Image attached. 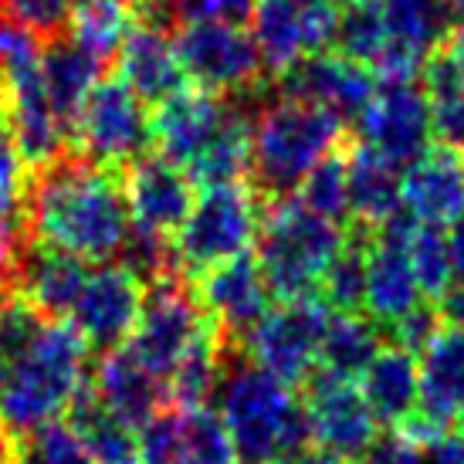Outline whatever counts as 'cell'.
<instances>
[{"instance_id":"cell-11","label":"cell","mask_w":464,"mask_h":464,"mask_svg":"<svg viewBox=\"0 0 464 464\" xmlns=\"http://www.w3.org/2000/svg\"><path fill=\"white\" fill-rule=\"evenodd\" d=\"M302 411L312 448L346 464L360 461L370 451V444L380 438V420L353 380H339L315 370L302 387Z\"/></svg>"},{"instance_id":"cell-10","label":"cell","mask_w":464,"mask_h":464,"mask_svg":"<svg viewBox=\"0 0 464 464\" xmlns=\"http://www.w3.org/2000/svg\"><path fill=\"white\" fill-rule=\"evenodd\" d=\"M204 325L207 312L200 309L190 282L180 271H169L146 288V305H142L136 333L130 335L126 349L150 373L167 383Z\"/></svg>"},{"instance_id":"cell-22","label":"cell","mask_w":464,"mask_h":464,"mask_svg":"<svg viewBox=\"0 0 464 464\" xmlns=\"http://www.w3.org/2000/svg\"><path fill=\"white\" fill-rule=\"evenodd\" d=\"M92 390L119 420H126L136 430H142L163 407H169L167 383L150 373L126 346L99 356V362L92 366Z\"/></svg>"},{"instance_id":"cell-4","label":"cell","mask_w":464,"mask_h":464,"mask_svg":"<svg viewBox=\"0 0 464 464\" xmlns=\"http://www.w3.org/2000/svg\"><path fill=\"white\" fill-rule=\"evenodd\" d=\"M349 136L353 132L339 116L278 95L255 119V153L247 180L265 204L295 197L302 180Z\"/></svg>"},{"instance_id":"cell-47","label":"cell","mask_w":464,"mask_h":464,"mask_svg":"<svg viewBox=\"0 0 464 464\" xmlns=\"http://www.w3.org/2000/svg\"><path fill=\"white\" fill-rule=\"evenodd\" d=\"M440 48H444V52L451 54V62H454V65H458V72H461V82H464V21H461V24H458V27H454V31H451V38L444 41Z\"/></svg>"},{"instance_id":"cell-42","label":"cell","mask_w":464,"mask_h":464,"mask_svg":"<svg viewBox=\"0 0 464 464\" xmlns=\"http://www.w3.org/2000/svg\"><path fill=\"white\" fill-rule=\"evenodd\" d=\"M424 461V444L413 440L407 430L387 427V434L370 444V451L362 454L356 464H420Z\"/></svg>"},{"instance_id":"cell-50","label":"cell","mask_w":464,"mask_h":464,"mask_svg":"<svg viewBox=\"0 0 464 464\" xmlns=\"http://www.w3.org/2000/svg\"><path fill=\"white\" fill-rule=\"evenodd\" d=\"M451 4H454V7H458V14H461V17H464V0H451Z\"/></svg>"},{"instance_id":"cell-41","label":"cell","mask_w":464,"mask_h":464,"mask_svg":"<svg viewBox=\"0 0 464 464\" xmlns=\"http://www.w3.org/2000/svg\"><path fill=\"white\" fill-rule=\"evenodd\" d=\"M440 325H444V319H440V309L438 305H430V302H424V305H417L413 312H407L400 323H393L387 329L390 343L400 349H407V353H417L420 356V349L434 339V333H438Z\"/></svg>"},{"instance_id":"cell-2","label":"cell","mask_w":464,"mask_h":464,"mask_svg":"<svg viewBox=\"0 0 464 464\" xmlns=\"http://www.w3.org/2000/svg\"><path fill=\"white\" fill-rule=\"evenodd\" d=\"M27 227L34 245L75 255L85 265L119 261L132 231L122 173L65 153L34 173Z\"/></svg>"},{"instance_id":"cell-21","label":"cell","mask_w":464,"mask_h":464,"mask_svg":"<svg viewBox=\"0 0 464 464\" xmlns=\"http://www.w3.org/2000/svg\"><path fill=\"white\" fill-rule=\"evenodd\" d=\"M92 268L75 255L31 245L17 255V295H24L44 319H72L78 295L89 282Z\"/></svg>"},{"instance_id":"cell-14","label":"cell","mask_w":464,"mask_h":464,"mask_svg":"<svg viewBox=\"0 0 464 464\" xmlns=\"http://www.w3.org/2000/svg\"><path fill=\"white\" fill-rule=\"evenodd\" d=\"M434 116L420 82H376V92L360 116V136L393 167H411L430 146Z\"/></svg>"},{"instance_id":"cell-28","label":"cell","mask_w":464,"mask_h":464,"mask_svg":"<svg viewBox=\"0 0 464 464\" xmlns=\"http://www.w3.org/2000/svg\"><path fill=\"white\" fill-rule=\"evenodd\" d=\"M31 183H34V169L27 167V160L17 150L11 122L0 109V241L14 247L17 255L31 245V227H27Z\"/></svg>"},{"instance_id":"cell-49","label":"cell","mask_w":464,"mask_h":464,"mask_svg":"<svg viewBox=\"0 0 464 464\" xmlns=\"http://www.w3.org/2000/svg\"><path fill=\"white\" fill-rule=\"evenodd\" d=\"M454 424H458V434L464 438V407H461V413H458V420H454Z\"/></svg>"},{"instance_id":"cell-17","label":"cell","mask_w":464,"mask_h":464,"mask_svg":"<svg viewBox=\"0 0 464 464\" xmlns=\"http://www.w3.org/2000/svg\"><path fill=\"white\" fill-rule=\"evenodd\" d=\"M200 309L224 329L231 339V346L241 353L247 333L265 319V312L275 305L265 271L258 265V255H241L218 265V268L204 271L200 278L190 282Z\"/></svg>"},{"instance_id":"cell-30","label":"cell","mask_w":464,"mask_h":464,"mask_svg":"<svg viewBox=\"0 0 464 464\" xmlns=\"http://www.w3.org/2000/svg\"><path fill=\"white\" fill-rule=\"evenodd\" d=\"M251 34L258 41L261 62L268 68L271 82L309 54L295 0H261L251 17Z\"/></svg>"},{"instance_id":"cell-23","label":"cell","mask_w":464,"mask_h":464,"mask_svg":"<svg viewBox=\"0 0 464 464\" xmlns=\"http://www.w3.org/2000/svg\"><path fill=\"white\" fill-rule=\"evenodd\" d=\"M420 411L417 417L434 430H448L464 407V333L440 325L420 349Z\"/></svg>"},{"instance_id":"cell-46","label":"cell","mask_w":464,"mask_h":464,"mask_svg":"<svg viewBox=\"0 0 464 464\" xmlns=\"http://www.w3.org/2000/svg\"><path fill=\"white\" fill-rule=\"evenodd\" d=\"M448 245H451V265H454V282L464 288V218L454 220L448 231Z\"/></svg>"},{"instance_id":"cell-18","label":"cell","mask_w":464,"mask_h":464,"mask_svg":"<svg viewBox=\"0 0 464 464\" xmlns=\"http://www.w3.org/2000/svg\"><path fill=\"white\" fill-rule=\"evenodd\" d=\"M227 119V99L197 85H187L173 99L150 109V142L153 153L167 156L169 163L190 169L210 140Z\"/></svg>"},{"instance_id":"cell-13","label":"cell","mask_w":464,"mask_h":464,"mask_svg":"<svg viewBox=\"0 0 464 464\" xmlns=\"http://www.w3.org/2000/svg\"><path fill=\"white\" fill-rule=\"evenodd\" d=\"M417 220L400 210L387 224L370 231L366 241V315L380 329H390L407 312L424 305L411 265V237Z\"/></svg>"},{"instance_id":"cell-7","label":"cell","mask_w":464,"mask_h":464,"mask_svg":"<svg viewBox=\"0 0 464 464\" xmlns=\"http://www.w3.org/2000/svg\"><path fill=\"white\" fill-rule=\"evenodd\" d=\"M150 150V109L119 75H102L78 112L68 153L122 173Z\"/></svg>"},{"instance_id":"cell-20","label":"cell","mask_w":464,"mask_h":464,"mask_svg":"<svg viewBox=\"0 0 464 464\" xmlns=\"http://www.w3.org/2000/svg\"><path fill=\"white\" fill-rule=\"evenodd\" d=\"M116 75L130 85L146 109H156L160 102L173 99L187 89V72L180 65L177 44L167 31L132 24L122 48L116 54Z\"/></svg>"},{"instance_id":"cell-34","label":"cell","mask_w":464,"mask_h":464,"mask_svg":"<svg viewBox=\"0 0 464 464\" xmlns=\"http://www.w3.org/2000/svg\"><path fill=\"white\" fill-rule=\"evenodd\" d=\"M387 44H390V27L380 0H360V4H346L343 7L339 27H335L333 52H339L349 62H360V65H366L373 72L380 54L387 52Z\"/></svg>"},{"instance_id":"cell-38","label":"cell","mask_w":464,"mask_h":464,"mask_svg":"<svg viewBox=\"0 0 464 464\" xmlns=\"http://www.w3.org/2000/svg\"><path fill=\"white\" fill-rule=\"evenodd\" d=\"M17 464H95V458L65 420H54L21 438Z\"/></svg>"},{"instance_id":"cell-3","label":"cell","mask_w":464,"mask_h":464,"mask_svg":"<svg viewBox=\"0 0 464 464\" xmlns=\"http://www.w3.org/2000/svg\"><path fill=\"white\" fill-rule=\"evenodd\" d=\"M218 413L245 464H278L312 448L298 390L261 370L245 353H231L218 387Z\"/></svg>"},{"instance_id":"cell-27","label":"cell","mask_w":464,"mask_h":464,"mask_svg":"<svg viewBox=\"0 0 464 464\" xmlns=\"http://www.w3.org/2000/svg\"><path fill=\"white\" fill-rule=\"evenodd\" d=\"M65 424L75 430V438L89 448L95 464H142L140 461V430L119 420L89 387L82 390L65 413Z\"/></svg>"},{"instance_id":"cell-5","label":"cell","mask_w":464,"mask_h":464,"mask_svg":"<svg viewBox=\"0 0 464 464\" xmlns=\"http://www.w3.org/2000/svg\"><path fill=\"white\" fill-rule=\"evenodd\" d=\"M349 241V227L319 218L298 197L265 204L258 231V265L275 302L319 295L323 278Z\"/></svg>"},{"instance_id":"cell-1","label":"cell","mask_w":464,"mask_h":464,"mask_svg":"<svg viewBox=\"0 0 464 464\" xmlns=\"http://www.w3.org/2000/svg\"><path fill=\"white\" fill-rule=\"evenodd\" d=\"M89 339L72 319H44L24 295L0 302V424L24 438L62 420L89 387Z\"/></svg>"},{"instance_id":"cell-26","label":"cell","mask_w":464,"mask_h":464,"mask_svg":"<svg viewBox=\"0 0 464 464\" xmlns=\"http://www.w3.org/2000/svg\"><path fill=\"white\" fill-rule=\"evenodd\" d=\"M41 72H44V89H48L54 116L62 119L68 140H72L78 112L92 95V89L99 85L105 62L99 54H92L89 48H82L72 34H65V38H54L41 48Z\"/></svg>"},{"instance_id":"cell-25","label":"cell","mask_w":464,"mask_h":464,"mask_svg":"<svg viewBox=\"0 0 464 464\" xmlns=\"http://www.w3.org/2000/svg\"><path fill=\"white\" fill-rule=\"evenodd\" d=\"M360 390L380 424L403 427L420 411V360L417 353L383 343L360 376Z\"/></svg>"},{"instance_id":"cell-15","label":"cell","mask_w":464,"mask_h":464,"mask_svg":"<svg viewBox=\"0 0 464 464\" xmlns=\"http://www.w3.org/2000/svg\"><path fill=\"white\" fill-rule=\"evenodd\" d=\"M122 187L132 227L173 245L197 204V183L190 173L150 150L122 169Z\"/></svg>"},{"instance_id":"cell-31","label":"cell","mask_w":464,"mask_h":464,"mask_svg":"<svg viewBox=\"0 0 464 464\" xmlns=\"http://www.w3.org/2000/svg\"><path fill=\"white\" fill-rule=\"evenodd\" d=\"M420 85L430 102V116H434V136L438 142L451 146L461 153L464 150V82L451 54L444 48H434L427 54L424 68H420Z\"/></svg>"},{"instance_id":"cell-39","label":"cell","mask_w":464,"mask_h":464,"mask_svg":"<svg viewBox=\"0 0 464 464\" xmlns=\"http://www.w3.org/2000/svg\"><path fill=\"white\" fill-rule=\"evenodd\" d=\"M0 4H4V17L31 31L41 44L65 38L78 7V0H0Z\"/></svg>"},{"instance_id":"cell-9","label":"cell","mask_w":464,"mask_h":464,"mask_svg":"<svg viewBox=\"0 0 464 464\" xmlns=\"http://www.w3.org/2000/svg\"><path fill=\"white\" fill-rule=\"evenodd\" d=\"M177 54L187 78L197 89L214 92L220 99L247 95L271 85V75L261 62L258 41L237 24H183L177 34Z\"/></svg>"},{"instance_id":"cell-8","label":"cell","mask_w":464,"mask_h":464,"mask_svg":"<svg viewBox=\"0 0 464 464\" xmlns=\"http://www.w3.org/2000/svg\"><path fill=\"white\" fill-rule=\"evenodd\" d=\"M329 319L333 312L319 295L275 302L265 312V319L247 333L241 353L271 376L285 380L288 387H305L309 376L319 370Z\"/></svg>"},{"instance_id":"cell-16","label":"cell","mask_w":464,"mask_h":464,"mask_svg":"<svg viewBox=\"0 0 464 464\" xmlns=\"http://www.w3.org/2000/svg\"><path fill=\"white\" fill-rule=\"evenodd\" d=\"M271 85L282 99L319 105L349 126V122H360V116L366 112L376 92V75L360 62L343 58L339 52H319L305 54Z\"/></svg>"},{"instance_id":"cell-44","label":"cell","mask_w":464,"mask_h":464,"mask_svg":"<svg viewBox=\"0 0 464 464\" xmlns=\"http://www.w3.org/2000/svg\"><path fill=\"white\" fill-rule=\"evenodd\" d=\"M17 288V251L0 241V302L14 295Z\"/></svg>"},{"instance_id":"cell-29","label":"cell","mask_w":464,"mask_h":464,"mask_svg":"<svg viewBox=\"0 0 464 464\" xmlns=\"http://www.w3.org/2000/svg\"><path fill=\"white\" fill-rule=\"evenodd\" d=\"M383 349V329L370 315H339L333 312L329 329L323 335V353H319V370L339 380H360L373 356Z\"/></svg>"},{"instance_id":"cell-48","label":"cell","mask_w":464,"mask_h":464,"mask_svg":"<svg viewBox=\"0 0 464 464\" xmlns=\"http://www.w3.org/2000/svg\"><path fill=\"white\" fill-rule=\"evenodd\" d=\"M17 451H21V438L0 424V464H17Z\"/></svg>"},{"instance_id":"cell-35","label":"cell","mask_w":464,"mask_h":464,"mask_svg":"<svg viewBox=\"0 0 464 464\" xmlns=\"http://www.w3.org/2000/svg\"><path fill=\"white\" fill-rule=\"evenodd\" d=\"M169 464H237L234 440L218 411H180V430Z\"/></svg>"},{"instance_id":"cell-24","label":"cell","mask_w":464,"mask_h":464,"mask_svg":"<svg viewBox=\"0 0 464 464\" xmlns=\"http://www.w3.org/2000/svg\"><path fill=\"white\" fill-rule=\"evenodd\" d=\"M346 169H349V227L376 231L393 214L403 210L400 200V167L387 156L370 150L366 142L349 136L346 142Z\"/></svg>"},{"instance_id":"cell-43","label":"cell","mask_w":464,"mask_h":464,"mask_svg":"<svg viewBox=\"0 0 464 464\" xmlns=\"http://www.w3.org/2000/svg\"><path fill=\"white\" fill-rule=\"evenodd\" d=\"M420 464H464V438L461 434H440L430 444H424V461Z\"/></svg>"},{"instance_id":"cell-51","label":"cell","mask_w":464,"mask_h":464,"mask_svg":"<svg viewBox=\"0 0 464 464\" xmlns=\"http://www.w3.org/2000/svg\"><path fill=\"white\" fill-rule=\"evenodd\" d=\"M343 4H360V0H343Z\"/></svg>"},{"instance_id":"cell-36","label":"cell","mask_w":464,"mask_h":464,"mask_svg":"<svg viewBox=\"0 0 464 464\" xmlns=\"http://www.w3.org/2000/svg\"><path fill=\"white\" fill-rule=\"evenodd\" d=\"M411 265L413 278L424 302L438 305L440 298L454 288V265H451V245H448V231L444 227H430V224H417L411 237Z\"/></svg>"},{"instance_id":"cell-40","label":"cell","mask_w":464,"mask_h":464,"mask_svg":"<svg viewBox=\"0 0 464 464\" xmlns=\"http://www.w3.org/2000/svg\"><path fill=\"white\" fill-rule=\"evenodd\" d=\"M177 24H237L245 27L255 17V0H169Z\"/></svg>"},{"instance_id":"cell-45","label":"cell","mask_w":464,"mask_h":464,"mask_svg":"<svg viewBox=\"0 0 464 464\" xmlns=\"http://www.w3.org/2000/svg\"><path fill=\"white\" fill-rule=\"evenodd\" d=\"M438 309H440V319H444V323L464 333V288L461 285H454L451 292L440 298Z\"/></svg>"},{"instance_id":"cell-12","label":"cell","mask_w":464,"mask_h":464,"mask_svg":"<svg viewBox=\"0 0 464 464\" xmlns=\"http://www.w3.org/2000/svg\"><path fill=\"white\" fill-rule=\"evenodd\" d=\"M146 288L150 285L122 261L92 268L89 282L78 295L75 312H72V323L89 339L92 353L102 356V353H116L130 343L142 315V305H146Z\"/></svg>"},{"instance_id":"cell-37","label":"cell","mask_w":464,"mask_h":464,"mask_svg":"<svg viewBox=\"0 0 464 464\" xmlns=\"http://www.w3.org/2000/svg\"><path fill=\"white\" fill-rule=\"evenodd\" d=\"M349 142V140H346ZM346 142L325 156L319 167L298 187V200L315 210L319 218L335 220L349 227V169H346Z\"/></svg>"},{"instance_id":"cell-32","label":"cell","mask_w":464,"mask_h":464,"mask_svg":"<svg viewBox=\"0 0 464 464\" xmlns=\"http://www.w3.org/2000/svg\"><path fill=\"white\" fill-rule=\"evenodd\" d=\"M132 24H136V17L126 0H78L68 34L109 65V58L119 54Z\"/></svg>"},{"instance_id":"cell-6","label":"cell","mask_w":464,"mask_h":464,"mask_svg":"<svg viewBox=\"0 0 464 464\" xmlns=\"http://www.w3.org/2000/svg\"><path fill=\"white\" fill-rule=\"evenodd\" d=\"M261 218H265V200L251 187V180L200 190L187 224L173 237L177 271L187 282H194L204 271L247 255L258 241Z\"/></svg>"},{"instance_id":"cell-19","label":"cell","mask_w":464,"mask_h":464,"mask_svg":"<svg viewBox=\"0 0 464 464\" xmlns=\"http://www.w3.org/2000/svg\"><path fill=\"white\" fill-rule=\"evenodd\" d=\"M400 200L417 224L451 227L464 218V156L444 142H430L403 169Z\"/></svg>"},{"instance_id":"cell-33","label":"cell","mask_w":464,"mask_h":464,"mask_svg":"<svg viewBox=\"0 0 464 464\" xmlns=\"http://www.w3.org/2000/svg\"><path fill=\"white\" fill-rule=\"evenodd\" d=\"M366 241H370L366 227H349L346 247L339 251L319 288V298L329 305V312L339 315L366 312Z\"/></svg>"}]
</instances>
